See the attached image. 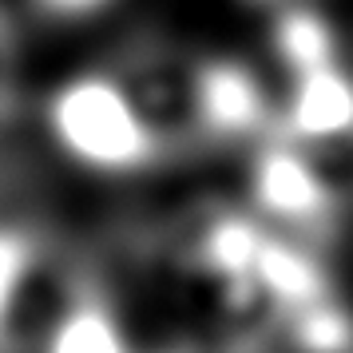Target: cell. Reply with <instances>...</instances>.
Instances as JSON below:
<instances>
[{
	"label": "cell",
	"mask_w": 353,
	"mask_h": 353,
	"mask_svg": "<svg viewBox=\"0 0 353 353\" xmlns=\"http://www.w3.org/2000/svg\"><path fill=\"white\" fill-rule=\"evenodd\" d=\"M40 128L64 163L103 179L155 171L171 151L135 83L112 68H80L52 83L40 99Z\"/></svg>",
	"instance_id": "obj_1"
},
{
	"label": "cell",
	"mask_w": 353,
	"mask_h": 353,
	"mask_svg": "<svg viewBox=\"0 0 353 353\" xmlns=\"http://www.w3.org/2000/svg\"><path fill=\"white\" fill-rule=\"evenodd\" d=\"M250 210L298 242L330 234L337 223V191L305 147L266 135L250 159Z\"/></svg>",
	"instance_id": "obj_2"
},
{
	"label": "cell",
	"mask_w": 353,
	"mask_h": 353,
	"mask_svg": "<svg viewBox=\"0 0 353 353\" xmlns=\"http://www.w3.org/2000/svg\"><path fill=\"white\" fill-rule=\"evenodd\" d=\"M270 103L266 88L254 68L242 60L219 56L199 60L183 80V135L199 139H250L270 128Z\"/></svg>",
	"instance_id": "obj_3"
},
{
	"label": "cell",
	"mask_w": 353,
	"mask_h": 353,
	"mask_svg": "<svg viewBox=\"0 0 353 353\" xmlns=\"http://www.w3.org/2000/svg\"><path fill=\"white\" fill-rule=\"evenodd\" d=\"M270 135L305 151L353 139V76L337 60L290 76V92L282 99V112L274 115Z\"/></svg>",
	"instance_id": "obj_4"
},
{
	"label": "cell",
	"mask_w": 353,
	"mask_h": 353,
	"mask_svg": "<svg viewBox=\"0 0 353 353\" xmlns=\"http://www.w3.org/2000/svg\"><path fill=\"white\" fill-rule=\"evenodd\" d=\"M36 353H135V345L112 298L96 286H80L48 318Z\"/></svg>",
	"instance_id": "obj_5"
},
{
	"label": "cell",
	"mask_w": 353,
	"mask_h": 353,
	"mask_svg": "<svg viewBox=\"0 0 353 353\" xmlns=\"http://www.w3.org/2000/svg\"><path fill=\"white\" fill-rule=\"evenodd\" d=\"M48 262L44 234L24 219H0V353L17 345V325Z\"/></svg>",
	"instance_id": "obj_6"
},
{
	"label": "cell",
	"mask_w": 353,
	"mask_h": 353,
	"mask_svg": "<svg viewBox=\"0 0 353 353\" xmlns=\"http://www.w3.org/2000/svg\"><path fill=\"white\" fill-rule=\"evenodd\" d=\"M274 52L286 64L290 76H298V72H310V68L334 64L337 40L330 20L321 12L305 8V4H286L278 24H274Z\"/></svg>",
	"instance_id": "obj_7"
},
{
	"label": "cell",
	"mask_w": 353,
	"mask_h": 353,
	"mask_svg": "<svg viewBox=\"0 0 353 353\" xmlns=\"http://www.w3.org/2000/svg\"><path fill=\"white\" fill-rule=\"evenodd\" d=\"M28 4L48 20H88L103 12L108 4H115V0H28Z\"/></svg>",
	"instance_id": "obj_8"
},
{
	"label": "cell",
	"mask_w": 353,
	"mask_h": 353,
	"mask_svg": "<svg viewBox=\"0 0 353 353\" xmlns=\"http://www.w3.org/2000/svg\"><path fill=\"white\" fill-rule=\"evenodd\" d=\"M167 353H187V350H167Z\"/></svg>",
	"instance_id": "obj_9"
},
{
	"label": "cell",
	"mask_w": 353,
	"mask_h": 353,
	"mask_svg": "<svg viewBox=\"0 0 353 353\" xmlns=\"http://www.w3.org/2000/svg\"><path fill=\"white\" fill-rule=\"evenodd\" d=\"M266 4H278V0H266Z\"/></svg>",
	"instance_id": "obj_10"
}]
</instances>
